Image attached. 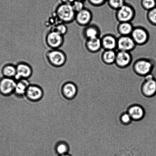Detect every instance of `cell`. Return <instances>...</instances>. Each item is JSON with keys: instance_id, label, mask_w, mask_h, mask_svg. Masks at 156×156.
<instances>
[{"instance_id": "cell-1", "label": "cell", "mask_w": 156, "mask_h": 156, "mask_svg": "<svg viewBox=\"0 0 156 156\" xmlns=\"http://www.w3.org/2000/svg\"><path fill=\"white\" fill-rule=\"evenodd\" d=\"M155 66V61L151 58L141 57L136 59L132 65L133 73L140 77L152 74Z\"/></svg>"}, {"instance_id": "cell-2", "label": "cell", "mask_w": 156, "mask_h": 156, "mask_svg": "<svg viewBox=\"0 0 156 156\" xmlns=\"http://www.w3.org/2000/svg\"><path fill=\"white\" fill-rule=\"evenodd\" d=\"M55 14L60 22L67 24L75 21L76 12L71 4L61 3L56 7Z\"/></svg>"}, {"instance_id": "cell-3", "label": "cell", "mask_w": 156, "mask_h": 156, "mask_svg": "<svg viewBox=\"0 0 156 156\" xmlns=\"http://www.w3.org/2000/svg\"><path fill=\"white\" fill-rule=\"evenodd\" d=\"M45 56L48 63L55 68H61L67 62L66 54L59 49H50L46 53Z\"/></svg>"}, {"instance_id": "cell-4", "label": "cell", "mask_w": 156, "mask_h": 156, "mask_svg": "<svg viewBox=\"0 0 156 156\" xmlns=\"http://www.w3.org/2000/svg\"><path fill=\"white\" fill-rule=\"evenodd\" d=\"M136 15L135 9L132 5L126 3L115 11V18L117 22H132Z\"/></svg>"}, {"instance_id": "cell-5", "label": "cell", "mask_w": 156, "mask_h": 156, "mask_svg": "<svg viewBox=\"0 0 156 156\" xmlns=\"http://www.w3.org/2000/svg\"><path fill=\"white\" fill-rule=\"evenodd\" d=\"M137 46H143L149 42L150 34L147 29L142 26L134 27L130 35Z\"/></svg>"}, {"instance_id": "cell-6", "label": "cell", "mask_w": 156, "mask_h": 156, "mask_svg": "<svg viewBox=\"0 0 156 156\" xmlns=\"http://www.w3.org/2000/svg\"><path fill=\"white\" fill-rule=\"evenodd\" d=\"M45 43L51 49H59L65 42L64 36L55 30H50L46 35Z\"/></svg>"}, {"instance_id": "cell-7", "label": "cell", "mask_w": 156, "mask_h": 156, "mask_svg": "<svg viewBox=\"0 0 156 156\" xmlns=\"http://www.w3.org/2000/svg\"><path fill=\"white\" fill-rule=\"evenodd\" d=\"M144 77V81L142 87L143 94L149 98L155 97L156 96V77L153 73Z\"/></svg>"}, {"instance_id": "cell-8", "label": "cell", "mask_w": 156, "mask_h": 156, "mask_svg": "<svg viewBox=\"0 0 156 156\" xmlns=\"http://www.w3.org/2000/svg\"><path fill=\"white\" fill-rule=\"evenodd\" d=\"M133 57L129 52L117 51V54L114 65L118 68L125 69L127 68L132 64Z\"/></svg>"}, {"instance_id": "cell-9", "label": "cell", "mask_w": 156, "mask_h": 156, "mask_svg": "<svg viewBox=\"0 0 156 156\" xmlns=\"http://www.w3.org/2000/svg\"><path fill=\"white\" fill-rule=\"evenodd\" d=\"M16 74L15 79L16 81L21 79H28L33 74V69L30 64L20 62L16 65Z\"/></svg>"}, {"instance_id": "cell-10", "label": "cell", "mask_w": 156, "mask_h": 156, "mask_svg": "<svg viewBox=\"0 0 156 156\" xmlns=\"http://www.w3.org/2000/svg\"><path fill=\"white\" fill-rule=\"evenodd\" d=\"M136 46L130 36H119L117 37V51L131 52L135 50Z\"/></svg>"}, {"instance_id": "cell-11", "label": "cell", "mask_w": 156, "mask_h": 156, "mask_svg": "<svg viewBox=\"0 0 156 156\" xmlns=\"http://www.w3.org/2000/svg\"><path fill=\"white\" fill-rule=\"evenodd\" d=\"M16 80L13 78L3 77L0 79V93L9 96L14 92Z\"/></svg>"}, {"instance_id": "cell-12", "label": "cell", "mask_w": 156, "mask_h": 156, "mask_svg": "<svg viewBox=\"0 0 156 156\" xmlns=\"http://www.w3.org/2000/svg\"><path fill=\"white\" fill-rule=\"evenodd\" d=\"M93 18L92 12L89 9L85 7L76 13L74 21L78 25L84 27L91 23Z\"/></svg>"}, {"instance_id": "cell-13", "label": "cell", "mask_w": 156, "mask_h": 156, "mask_svg": "<svg viewBox=\"0 0 156 156\" xmlns=\"http://www.w3.org/2000/svg\"><path fill=\"white\" fill-rule=\"evenodd\" d=\"M78 87L75 83L69 81L65 83L62 86V93L65 98L72 101L77 95Z\"/></svg>"}, {"instance_id": "cell-14", "label": "cell", "mask_w": 156, "mask_h": 156, "mask_svg": "<svg viewBox=\"0 0 156 156\" xmlns=\"http://www.w3.org/2000/svg\"><path fill=\"white\" fill-rule=\"evenodd\" d=\"M44 96L43 90L41 87L37 85L29 86L26 92L25 96L29 101L32 102L39 101Z\"/></svg>"}, {"instance_id": "cell-15", "label": "cell", "mask_w": 156, "mask_h": 156, "mask_svg": "<svg viewBox=\"0 0 156 156\" xmlns=\"http://www.w3.org/2000/svg\"><path fill=\"white\" fill-rule=\"evenodd\" d=\"M102 49L117 50V37L112 34L108 33L101 37Z\"/></svg>"}, {"instance_id": "cell-16", "label": "cell", "mask_w": 156, "mask_h": 156, "mask_svg": "<svg viewBox=\"0 0 156 156\" xmlns=\"http://www.w3.org/2000/svg\"><path fill=\"white\" fill-rule=\"evenodd\" d=\"M101 30L97 24H90L84 27L82 31V35L86 40L101 37Z\"/></svg>"}, {"instance_id": "cell-17", "label": "cell", "mask_w": 156, "mask_h": 156, "mask_svg": "<svg viewBox=\"0 0 156 156\" xmlns=\"http://www.w3.org/2000/svg\"><path fill=\"white\" fill-rule=\"evenodd\" d=\"M85 47L87 51L91 53L99 52L102 49L100 37L85 40Z\"/></svg>"}, {"instance_id": "cell-18", "label": "cell", "mask_w": 156, "mask_h": 156, "mask_svg": "<svg viewBox=\"0 0 156 156\" xmlns=\"http://www.w3.org/2000/svg\"><path fill=\"white\" fill-rule=\"evenodd\" d=\"M134 27L131 22H119L116 27V31L119 36H130Z\"/></svg>"}, {"instance_id": "cell-19", "label": "cell", "mask_w": 156, "mask_h": 156, "mask_svg": "<svg viewBox=\"0 0 156 156\" xmlns=\"http://www.w3.org/2000/svg\"><path fill=\"white\" fill-rule=\"evenodd\" d=\"M30 85L28 79H21L16 81L14 94L18 97L25 96L27 89Z\"/></svg>"}, {"instance_id": "cell-20", "label": "cell", "mask_w": 156, "mask_h": 156, "mask_svg": "<svg viewBox=\"0 0 156 156\" xmlns=\"http://www.w3.org/2000/svg\"><path fill=\"white\" fill-rule=\"evenodd\" d=\"M128 112L134 120H140L145 115V111L143 107L138 105H133L128 108Z\"/></svg>"}, {"instance_id": "cell-21", "label": "cell", "mask_w": 156, "mask_h": 156, "mask_svg": "<svg viewBox=\"0 0 156 156\" xmlns=\"http://www.w3.org/2000/svg\"><path fill=\"white\" fill-rule=\"evenodd\" d=\"M117 50H103L101 55V59L105 65H111L115 62Z\"/></svg>"}, {"instance_id": "cell-22", "label": "cell", "mask_w": 156, "mask_h": 156, "mask_svg": "<svg viewBox=\"0 0 156 156\" xmlns=\"http://www.w3.org/2000/svg\"><path fill=\"white\" fill-rule=\"evenodd\" d=\"M1 73L3 77L15 79L16 74V65L12 63H6L2 67Z\"/></svg>"}, {"instance_id": "cell-23", "label": "cell", "mask_w": 156, "mask_h": 156, "mask_svg": "<svg viewBox=\"0 0 156 156\" xmlns=\"http://www.w3.org/2000/svg\"><path fill=\"white\" fill-rule=\"evenodd\" d=\"M56 152L59 156L68 154L69 147L68 144L64 141H60L56 144L55 147Z\"/></svg>"}, {"instance_id": "cell-24", "label": "cell", "mask_w": 156, "mask_h": 156, "mask_svg": "<svg viewBox=\"0 0 156 156\" xmlns=\"http://www.w3.org/2000/svg\"><path fill=\"white\" fill-rule=\"evenodd\" d=\"M107 3L110 8L116 11L123 6L126 2L125 0H108Z\"/></svg>"}, {"instance_id": "cell-25", "label": "cell", "mask_w": 156, "mask_h": 156, "mask_svg": "<svg viewBox=\"0 0 156 156\" xmlns=\"http://www.w3.org/2000/svg\"><path fill=\"white\" fill-rule=\"evenodd\" d=\"M140 4L142 8L147 12L156 7V0H140Z\"/></svg>"}, {"instance_id": "cell-26", "label": "cell", "mask_w": 156, "mask_h": 156, "mask_svg": "<svg viewBox=\"0 0 156 156\" xmlns=\"http://www.w3.org/2000/svg\"><path fill=\"white\" fill-rule=\"evenodd\" d=\"M51 30H55V31L64 36L68 33V27L66 24L60 22L52 27Z\"/></svg>"}, {"instance_id": "cell-27", "label": "cell", "mask_w": 156, "mask_h": 156, "mask_svg": "<svg viewBox=\"0 0 156 156\" xmlns=\"http://www.w3.org/2000/svg\"><path fill=\"white\" fill-rule=\"evenodd\" d=\"M146 18L150 24L156 26V7L147 12Z\"/></svg>"}, {"instance_id": "cell-28", "label": "cell", "mask_w": 156, "mask_h": 156, "mask_svg": "<svg viewBox=\"0 0 156 156\" xmlns=\"http://www.w3.org/2000/svg\"><path fill=\"white\" fill-rule=\"evenodd\" d=\"M71 5L76 13L80 11L85 8L84 2L77 0H75Z\"/></svg>"}, {"instance_id": "cell-29", "label": "cell", "mask_w": 156, "mask_h": 156, "mask_svg": "<svg viewBox=\"0 0 156 156\" xmlns=\"http://www.w3.org/2000/svg\"><path fill=\"white\" fill-rule=\"evenodd\" d=\"M121 122L124 125L129 124L132 122V119L128 112L123 113L120 118Z\"/></svg>"}, {"instance_id": "cell-30", "label": "cell", "mask_w": 156, "mask_h": 156, "mask_svg": "<svg viewBox=\"0 0 156 156\" xmlns=\"http://www.w3.org/2000/svg\"><path fill=\"white\" fill-rule=\"evenodd\" d=\"M91 5L94 7H99L103 6L107 3L108 0H87Z\"/></svg>"}, {"instance_id": "cell-31", "label": "cell", "mask_w": 156, "mask_h": 156, "mask_svg": "<svg viewBox=\"0 0 156 156\" xmlns=\"http://www.w3.org/2000/svg\"><path fill=\"white\" fill-rule=\"evenodd\" d=\"M62 3L63 4H72L75 0H60Z\"/></svg>"}, {"instance_id": "cell-32", "label": "cell", "mask_w": 156, "mask_h": 156, "mask_svg": "<svg viewBox=\"0 0 156 156\" xmlns=\"http://www.w3.org/2000/svg\"><path fill=\"white\" fill-rule=\"evenodd\" d=\"M59 156H71V155H70L69 154H65V155H60Z\"/></svg>"}, {"instance_id": "cell-33", "label": "cell", "mask_w": 156, "mask_h": 156, "mask_svg": "<svg viewBox=\"0 0 156 156\" xmlns=\"http://www.w3.org/2000/svg\"><path fill=\"white\" fill-rule=\"evenodd\" d=\"M77 1L83 2H85V1H86V0H77Z\"/></svg>"}]
</instances>
